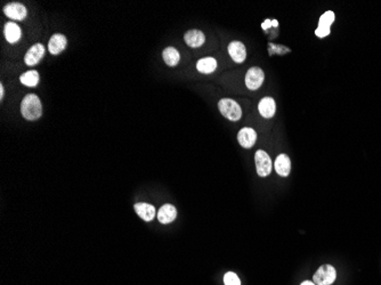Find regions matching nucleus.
I'll use <instances>...</instances> for the list:
<instances>
[{
	"label": "nucleus",
	"instance_id": "obj_1",
	"mask_svg": "<svg viewBox=\"0 0 381 285\" xmlns=\"http://www.w3.org/2000/svg\"><path fill=\"white\" fill-rule=\"evenodd\" d=\"M21 113L29 121H35L43 115V105L35 94L26 95L21 103Z\"/></svg>",
	"mask_w": 381,
	"mask_h": 285
},
{
	"label": "nucleus",
	"instance_id": "obj_2",
	"mask_svg": "<svg viewBox=\"0 0 381 285\" xmlns=\"http://www.w3.org/2000/svg\"><path fill=\"white\" fill-rule=\"evenodd\" d=\"M218 108H219L220 113L224 115L226 119L231 120V121H239L242 117V110L241 106L237 104L235 100L229 98H222L218 103Z\"/></svg>",
	"mask_w": 381,
	"mask_h": 285
},
{
	"label": "nucleus",
	"instance_id": "obj_3",
	"mask_svg": "<svg viewBox=\"0 0 381 285\" xmlns=\"http://www.w3.org/2000/svg\"><path fill=\"white\" fill-rule=\"evenodd\" d=\"M337 272L331 265H323L318 269L313 276V281L316 285H331L335 281Z\"/></svg>",
	"mask_w": 381,
	"mask_h": 285
},
{
	"label": "nucleus",
	"instance_id": "obj_4",
	"mask_svg": "<svg viewBox=\"0 0 381 285\" xmlns=\"http://www.w3.org/2000/svg\"><path fill=\"white\" fill-rule=\"evenodd\" d=\"M256 168H257V174L260 177H267L272 172V160L270 155L265 151L259 149L256 152L255 155Z\"/></svg>",
	"mask_w": 381,
	"mask_h": 285
},
{
	"label": "nucleus",
	"instance_id": "obj_5",
	"mask_svg": "<svg viewBox=\"0 0 381 285\" xmlns=\"http://www.w3.org/2000/svg\"><path fill=\"white\" fill-rule=\"evenodd\" d=\"M264 80H265V74H264V71L260 67L255 66L248 70L246 74V86L248 89L256 91L263 85Z\"/></svg>",
	"mask_w": 381,
	"mask_h": 285
},
{
	"label": "nucleus",
	"instance_id": "obj_6",
	"mask_svg": "<svg viewBox=\"0 0 381 285\" xmlns=\"http://www.w3.org/2000/svg\"><path fill=\"white\" fill-rule=\"evenodd\" d=\"M3 13H5L7 17L12 18V20L22 21L28 15V10H26V7L22 5V3L12 2L3 7Z\"/></svg>",
	"mask_w": 381,
	"mask_h": 285
},
{
	"label": "nucleus",
	"instance_id": "obj_7",
	"mask_svg": "<svg viewBox=\"0 0 381 285\" xmlns=\"http://www.w3.org/2000/svg\"><path fill=\"white\" fill-rule=\"evenodd\" d=\"M334 21V13L331 12H326L322 16L320 17V22H319V26L316 29L315 35L320 37V38H324V37L330 35V26L332 25Z\"/></svg>",
	"mask_w": 381,
	"mask_h": 285
},
{
	"label": "nucleus",
	"instance_id": "obj_8",
	"mask_svg": "<svg viewBox=\"0 0 381 285\" xmlns=\"http://www.w3.org/2000/svg\"><path fill=\"white\" fill-rule=\"evenodd\" d=\"M45 55V47L41 44H36L30 48L24 56V62L26 65L33 66L40 62Z\"/></svg>",
	"mask_w": 381,
	"mask_h": 285
},
{
	"label": "nucleus",
	"instance_id": "obj_9",
	"mask_svg": "<svg viewBox=\"0 0 381 285\" xmlns=\"http://www.w3.org/2000/svg\"><path fill=\"white\" fill-rule=\"evenodd\" d=\"M237 141H239L240 145L244 148H251L254 147V145L256 144V141H257V134L252 128H242L239 134H237Z\"/></svg>",
	"mask_w": 381,
	"mask_h": 285
},
{
	"label": "nucleus",
	"instance_id": "obj_10",
	"mask_svg": "<svg viewBox=\"0 0 381 285\" xmlns=\"http://www.w3.org/2000/svg\"><path fill=\"white\" fill-rule=\"evenodd\" d=\"M228 54L234 62L242 63L247 57L246 47L240 41H233L228 45Z\"/></svg>",
	"mask_w": 381,
	"mask_h": 285
},
{
	"label": "nucleus",
	"instance_id": "obj_11",
	"mask_svg": "<svg viewBox=\"0 0 381 285\" xmlns=\"http://www.w3.org/2000/svg\"><path fill=\"white\" fill-rule=\"evenodd\" d=\"M184 40L187 46H190L192 48H199L205 44L206 36L205 33L200 31V30H190V31L185 33Z\"/></svg>",
	"mask_w": 381,
	"mask_h": 285
},
{
	"label": "nucleus",
	"instance_id": "obj_12",
	"mask_svg": "<svg viewBox=\"0 0 381 285\" xmlns=\"http://www.w3.org/2000/svg\"><path fill=\"white\" fill-rule=\"evenodd\" d=\"M67 45V39L64 35L61 33H56L51 38L50 43H48V50L52 55H58L59 52H62L65 49Z\"/></svg>",
	"mask_w": 381,
	"mask_h": 285
},
{
	"label": "nucleus",
	"instance_id": "obj_13",
	"mask_svg": "<svg viewBox=\"0 0 381 285\" xmlns=\"http://www.w3.org/2000/svg\"><path fill=\"white\" fill-rule=\"evenodd\" d=\"M258 110H259V113L262 114V117L266 119L273 118L275 114V111H276V104H275V100L272 98V97H264L258 104Z\"/></svg>",
	"mask_w": 381,
	"mask_h": 285
},
{
	"label": "nucleus",
	"instance_id": "obj_14",
	"mask_svg": "<svg viewBox=\"0 0 381 285\" xmlns=\"http://www.w3.org/2000/svg\"><path fill=\"white\" fill-rule=\"evenodd\" d=\"M274 169L281 177H288L291 171V161L286 154H280L274 163Z\"/></svg>",
	"mask_w": 381,
	"mask_h": 285
},
{
	"label": "nucleus",
	"instance_id": "obj_15",
	"mask_svg": "<svg viewBox=\"0 0 381 285\" xmlns=\"http://www.w3.org/2000/svg\"><path fill=\"white\" fill-rule=\"evenodd\" d=\"M177 217V210L171 204H164L158 212V219L161 224H170Z\"/></svg>",
	"mask_w": 381,
	"mask_h": 285
},
{
	"label": "nucleus",
	"instance_id": "obj_16",
	"mask_svg": "<svg viewBox=\"0 0 381 285\" xmlns=\"http://www.w3.org/2000/svg\"><path fill=\"white\" fill-rule=\"evenodd\" d=\"M3 35H5V38L9 44H15L21 39V28L14 22H9L3 28Z\"/></svg>",
	"mask_w": 381,
	"mask_h": 285
},
{
	"label": "nucleus",
	"instance_id": "obj_17",
	"mask_svg": "<svg viewBox=\"0 0 381 285\" xmlns=\"http://www.w3.org/2000/svg\"><path fill=\"white\" fill-rule=\"evenodd\" d=\"M135 211L137 215L145 221H152L156 217V208L149 203H136Z\"/></svg>",
	"mask_w": 381,
	"mask_h": 285
},
{
	"label": "nucleus",
	"instance_id": "obj_18",
	"mask_svg": "<svg viewBox=\"0 0 381 285\" xmlns=\"http://www.w3.org/2000/svg\"><path fill=\"white\" fill-rule=\"evenodd\" d=\"M197 69L199 72L210 74L217 69V61L213 57H205L199 59L197 63Z\"/></svg>",
	"mask_w": 381,
	"mask_h": 285
},
{
	"label": "nucleus",
	"instance_id": "obj_19",
	"mask_svg": "<svg viewBox=\"0 0 381 285\" xmlns=\"http://www.w3.org/2000/svg\"><path fill=\"white\" fill-rule=\"evenodd\" d=\"M162 57H163V61L167 65L176 66L180 59V55L176 48L167 47L162 52Z\"/></svg>",
	"mask_w": 381,
	"mask_h": 285
},
{
	"label": "nucleus",
	"instance_id": "obj_20",
	"mask_svg": "<svg viewBox=\"0 0 381 285\" xmlns=\"http://www.w3.org/2000/svg\"><path fill=\"white\" fill-rule=\"evenodd\" d=\"M20 81L28 87H36L39 84V73L36 70L28 71L20 77Z\"/></svg>",
	"mask_w": 381,
	"mask_h": 285
},
{
	"label": "nucleus",
	"instance_id": "obj_21",
	"mask_svg": "<svg viewBox=\"0 0 381 285\" xmlns=\"http://www.w3.org/2000/svg\"><path fill=\"white\" fill-rule=\"evenodd\" d=\"M224 284L225 285H241V281L235 273L228 272L224 276Z\"/></svg>",
	"mask_w": 381,
	"mask_h": 285
},
{
	"label": "nucleus",
	"instance_id": "obj_22",
	"mask_svg": "<svg viewBox=\"0 0 381 285\" xmlns=\"http://www.w3.org/2000/svg\"><path fill=\"white\" fill-rule=\"evenodd\" d=\"M262 26H263L264 30H266L267 28H270V26H272V22L270 20H266L265 23H263Z\"/></svg>",
	"mask_w": 381,
	"mask_h": 285
},
{
	"label": "nucleus",
	"instance_id": "obj_23",
	"mask_svg": "<svg viewBox=\"0 0 381 285\" xmlns=\"http://www.w3.org/2000/svg\"><path fill=\"white\" fill-rule=\"evenodd\" d=\"M301 285H316L314 282H311V281H305V282L301 283Z\"/></svg>",
	"mask_w": 381,
	"mask_h": 285
},
{
	"label": "nucleus",
	"instance_id": "obj_24",
	"mask_svg": "<svg viewBox=\"0 0 381 285\" xmlns=\"http://www.w3.org/2000/svg\"><path fill=\"white\" fill-rule=\"evenodd\" d=\"M3 94H5V93H3V87H2V85H0V98H3Z\"/></svg>",
	"mask_w": 381,
	"mask_h": 285
},
{
	"label": "nucleus",
	"instance_id": "obj_25",
	"mask_svg": "<svg viewBox=\"0 0 381 285\" xmlns=\"http://www.w3.org/2000/svg\"><path fill=\"white\" fill-rule=\"evenodd\" d=\"M272 22H273V23H272V25H273V26H277V25H278L276 20H274V21H272Z\"/></svg>",
	"mask_w": 381,
	"mask_h": 285
}]
</instances>
